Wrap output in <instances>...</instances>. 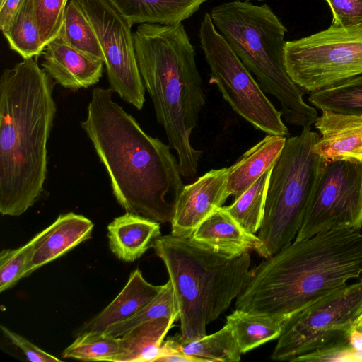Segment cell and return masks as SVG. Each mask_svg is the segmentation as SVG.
<instances>
[{
  "instance_id": "obj_1",
  "label": "cell",
  "mask_w": 362,
  "mask_h": 362,
  "mask_svg": "<svg viewBox=\"0 0 362 362\" xmlns=\"http://www.w3.org/2000/svg\"><path fill=\"white\" fill-rule=\"evenodd\" d=\"M110 88H95L81 128L90 139L126 212L171 222L184 184L178 160L167 145L146 133L112 100Z\"/></svg>"
},
{
  "instance_id": "obj_2",
  "label": "cell",
  "mask_w": 362,
  "mask_h": 362,
  "mask_svg": "<svg viewBox=\"0 0 362 362\" xmlns=\"http://www.w3.org/2000/svg\"><path fill=\"white\" fill-rule=\"evenodd\" d=\"M55 81L37 57L0 78V212L16 216L40 199L47 173V141L57 113Z\"/></svg>"
},
{
  "instance_id": "obj_3",
  "label": "cell",
  "mask_w": 362,
  "mask_h": 362,
  "mask_svg": "<svg viewBox=\"0 0 362 362\" xmlns=\"http://www.w3.org/2000/svg\"><path fill=\"white\" fill-rule=\"evenodd\" d=\"M251 269L235 308L283 322L362 274V232L337 228L289 243Z\"/></svg>"
},
{
  "instance_id": "obj_4",
  "label": "cell",
  "mask_w": 362,
  "mask_h": 362,
  "mask_svg": "<svg viewBox=\"0 0 362 362\" xmlns=\"http://www.w3.org/2000/svg\"><path fill=\"white\" fill-rule=\"evenodd\" d=\"M138 67L158 122L178 158L181 175H197L202 151L191 144L205 104L196 52L181 23L140 24L133 33Z\"/></svg>"
},
{
  "instance_id": "obj_5",
  "label": "cell",
  "mask_w": 362,
  "mask_h": 362,
  "mask_svg": "<svg viewBox=\"0 0 362 362\" xmlns=\"http://www.w3.org/2000/svg\"><path fill=\"white\" fill-rule=\"evenodd\" d=\"M152 247L165 264L173 287L182 337H204L206 326L245 288L251 273L250 253L230 256L173 234L159 236Z\"/></svg>"
},
{
  "instance_id": "obj_6",
  "label": "cell",
  "mask_w": 362,
  "mask_h": 362,
  "mask_svg": "<svg viewBox=\"0 0 362 362\" xmlns=\"http://www.w3.org/2000/svg\"><path fill=\"white\" fill-rule=\"evenodd\" d=\"M209 15L217 30L255 76L262 90L279 102L284 120L310 129L318 113L304 101L306 91L293 81L286 70L284 37L287 30L270 6L235 0L214 6Z\"/></svg>"
},
{
  "instance_id": "obj_7",
  "label": "cell",
  "mask_w": 362,
  "mask_h": 362,
  "mask_svg": "<svg viewBox=\"0 0 362 362\" xmlns=\"http://www.w3.org/2000/svg\"><path fill=\"white\" fill-rule=\"evenodd\" d=\"M320 135L303 129L286 138L272 168L256 251L264 258L295 240L327 161L314 152Z\"/></svg>"
},
{
  "instance_id": "obj_8",
  "label": "cell",
  "mask_w": 362,
  "mask_h": 362,
  "mask_svg": "<svg viewBox=\"0 0 362 362\" xmlns=\"http://www.w3.org/2000/svg\"><path fill=\"white\" fill-rule=\"evenodd\" d=\"M362 313V278L339 288L286 318L271 355L291 361L348 342Z\"/></svg>"
},
{
  "instance_id": "obj_9",
  "label": "cell",
  "mask_w": 362,
  "mask_h": 362,
  "mask_svg": "<svg viewBox=\"0 0 362 362\" xmlns=\"http://www.w3.org/2000/svg\"><path fill=\"white\" fill-rule=\"evenodd\" d=\"M284 65L293 81L311 93L362 74V25H331L286 42Z\"/></svg>"
},
{
  "instance_id": "obj_10",
  "label": "cell",
  "mask_w": 362,
  "mask_h": 362,
  "mask_svg": "<svg viewBox=\"0 0 362 362\" xmlns=\"http://www.w3.org/2000/svg\"><path fill=\"white\" fill-rule=\"evenodd\" d=\"M199 39L210 69L209 83L218 87L232 109L268 134L289 135L281 112L268 99L252 73L218 32L209 13L202 21Z\"/></svg>"
},
{
  "instance_id": "obj_11",
  "label": "cell",
  "mask_w": 362,
  "mask_h": 362,
  "mask_svg": "<svg viewBox=\"0 0 362 362\" xmlns=\"http://www.w3.org/2000/svg\"><path fill=\"white\" fill-rule=\"evenodd\" d=\"M337 228H362V161L326 163L294 240Z\"/></svg>"
},
{
  "instance_id": "obj_12",
  "label": "cell",
  "mask_w": 362,
  "mask_h": 362,
  "mask_svg": "<svg viewBox=\"0 0 362 362\" xmlns=\"http://www.w3.org/2000/svg\"><path fill=\"white\" fill-rule=\"evenodd\" d=\"M100 42L110 88L140 110L145 86L138 67L132 25L109 0H76Z\"/></svg>"
},
{
  "instance_id": "obj_13",
  "label": "cell",
  "mask_w": 362,
  "mask_h": 362,
  "mask_svg": "<svg viewBox=\"0 0 362 362\" xmlns=\"http://www.w3.org/2000/svg\"><path fill=\"white\" fill-rule=\"evenodd\" d=\"M228 168L211 170L184 186L175 203L171 234L191 238L198 226L222 206L228 197Z\"/></svg>"
},
{
  "instance_id": "obj_14",
  "label": "cell",
  "mask_w": 362,
  "mask_h": 362,
  "mask_svg": "<svg viewBox=\"0 0 362 362\" xmlns=\"http://www.w3.org/2000/svg\"><path fill=\"white\" fill-rule=\"evenodd\" d=\"M42 54V68L65 88H87L96 84L103 76V62L75 49L58 37L45 46Z\"/></svg>"
},
{
  "instance_id": "obj_15",
  "label": "cell",
  "mask_w": 362,
  "mask_h": 362,
  "mask_svg": "<svg viewBox=\"0 0 362 362\" xmlns=\"http://www.w3.org/2000/svg\"><path fill=\"white\" fill-rule=\"evenodd\" d=\"M93 226V222L83 215L73 212L60 214L34 236L35 244L25 277L90 239Z\"/></svg>"
},
{
  "instance_id": "obj_16",
  "label": "cell",
  "mask_w": 362,
  "mask_h": 362,
  "mask_svg": "<svg viewBox=\"0 0 362 362\" xmlns=\"http://www.w3.org/2000/svg\"><path fill=\"white\" fill-rule=\"evenodd\" d=\"M314 124L321 136L313 151L325 161H362V115L323 110Z\"/></svg>"
},
{
  "instance_id": "obj_17",
  "label": "cell",
  "mask_w": 362,
  "mask_h": 362,
  "mask_svg": "<svg viewBox=\"0 0 362 362\" xmlns=\"http://www.w3.org/2000/svg\"><path fill=\"white\" fill-rule=\"evenodd\" d=\"M191 238L214 251L230 256L257 251L262 245L258 236L245 230L223 206L204 221Z\"/></svg>"
},
{
  "instance_id": "obj_18",
  "label": "cell",
  "mask_w": 362,
  "mask_h": 362,
  "mask_svg": "<svg viewBox=\"0 0 362 362\" xmlns=\"http://www.w3.org/2000/svg\"><path fill=\"white\" fill-rule=\"evenodd\" d=\"M107 230L111 251L127 262L139 258L160 236L158 222L131 212L115 218Z\"/></svg>"
},
{
  "instance_id": "obj_19",
  "label": "cell",
  "mask_w": 362,
  "mask_h": 362,
  "mask_svg": "<svg viewBox=\"0 0 362 362\" xmlns=\"http://www.w3.org/2000/svg\"><path fill=\"white\" fill-rule=\"evenodd\" d=\"M286 137L268 134L247 150L230 167L226 182V193L235 199L272 168L281 153Z\"/></svg>"
},
{
  "instance_id": "obj_20",
  "label": "cell",
  "mask_w": 362,
  "mask_h": 362,
  "mask_svg": "<svg viewBox=\"0 0 362 362\" xmlns=\"http://www.w3.org/2000/svg\"><path fill=\"white\" fill-rule=\"evenodd\" d=\"M162 286L148 283L140 269L134 270L117 296L99 314L88 322L81 332H103L115 323L124 321L139 312L160 291Z\"/></svg>"
},
{
  "instance_id": "obj_21",
  "label": "cell",
  "mask_w": 362,
  "mask_h": 362,
  "mask_svg": "<svg viewBox=\"0 0 362 362\" xmlns=\"http://www.w3.org/2000/svg\"><path fill=\"white\" fill-rule=\"evenodd\" d=\"M207 0H109L130 23L176 25L193 16Z\"/></svg>"
},
{
  "instance_id": "obj_22",
  "label": "cell",
  "mask_w": 362,
  "mask_h": 362,
  "mask_svg": "<svg viewBox=\"0 0 362 362\" xmlns=\"http://www.w3.org/2000/svg\"><path fill=\"white\" fill-rule=\"evenodd\" d=\"M175 321L165 317L151 320L119 337V351L115 362L156 361L163 339Z\"/></svg>"
},
{
  "instance_id": "obj_23",
  "label": "cell",
  "mask_w": 362,
  "mask_h": 362,
  "mask_svg": "<svg viewBox=\"0 0 362 362\" xmlns=\"http://www.w3.org/2000/svg\"><path fill=\"white\" fill-rule=\"evenodd\" d=\"M163 344L202 362H238L242 354L234 332L228 324L218 332L199 339H186L177 334L168 338Z\"/></svg>"
},
{
  "instance_id": "obj_24",
  "label": "cell",
  "mask_w": 362,
  "mask_h": 362,
  "mask_svg": "<svg viewBox=\"0 0 362 362\" xmlns=\"http://www.w3.org/2000/svg\"><path fill=\"white\" fill-rule=\"evenodd\" d=\"M283 321L266 315L235 309L226 317V324L233 329L242 354L264 343L277 339Z\"/></svg>"
},
{
  "instance_id": "obj_25",
  "label": "cell",
  "mask_w": 362,
  "mask_h": 362,
  "mask_svg": "<svg viewBox=\"0 0 362 362\" xmlns=\"http://www.w3.org/2000/svg\"><path fill=\"white\" fill-rule=\"evenodd\" d=\"M58 37L75 49L104 62L98 37L76 0L68 1Z\"/></svg>"
},
{
  "instance_id": "obj_26",
  "label": "cell",
  "mask_w": 362,
  "mask_h": 362,
  "mask_svg": "<svg viewBox=\"0 0 362 362\" xmlns=\"http://www.w3.org/2000/svg\"><path fill=\"white\" fill-rule=\"evenodd\" d=\"M308 101L322 111L362 115V74L312 92Z\"/></svg>"
},
{
  "instance_id": "obj_27",
  "label": "cell",
  "mask_w": 362,
  "mask_h": 362,
  "mask_svg": "<svg viewBox=\"0 0 362 362\" xmlns=\"http://www.w3.org/2000/svg\"><path fill=\"white\" fill-rule=\"evenodd\" d=\"M2 33L10 48L23 59L37 58L45 49L34 18L32 0H25L8 27Z\"/></svg>"
},
{
  "instance_id": "obj_28",
  "label": "cell",
  "mask_w": 362,
  "mask_h": 362,
  "mask_svg": "<svg viewBox=\"0 0 362 362\" xmlns=\"http://www.w3.org/2000/svg\"><path fill=\"white\" fill-rule=\"evenodd\" d=\"M272 168L235 199L225 210L247 232L257 233L263 218L268 182Z\"/></svg>"
},
{
  "instance_id": "obj_29",
  "label": "cell",
  "mask_w": 362,
  "mask_h": 362,
  "mask_svg": "<svg viewBox=\"0 0 362 362\" xmlns=\"http://www.w3.org/2000/svg\"><path fill=\"white\" fill-rule=\"evenodd\" d=\"M179 319V309L173 287L170 280L163 285L158 294L146 305L131 317L109 326L104 332L119 337L135 326L158 317Z\"/></svg>"
},
{
  "instance_id": "obj_30",
  "label": "cell",
  "mask_w": 362,
  "mask_h": 362,
  "mask_svg": "<svg viewBox=\"0 0 362 362\" xmlns=\"http://www.w3.org/2000/svg\"><path fill=\"white\" fill-rule=\"evenodd\" d=\"M119 351V337L105 332H81L63 354V358L83 361L115 362Z\"/></svg>"
},
{
  "instance_id": "obj_31",
  "label": "cell",
  "mask_w": 362,
  "mask_h": 362,
  "mask_svg": "<svg viewBox=\"0 0 362 362\" xmlns=\"http://www.w3.org/2000/svg\"><path fill=\"white\" fill-rule=\"evenodd\" d=\"M68 0H32L34 18L45 46L58 37Z\"/></svg>"
},
{
  "instance_id": "obj_32",
  "label": "cell",
  "mask_w": 362,
  "mask_h": 362,
  "mask_svg": "<svg viewBox=\"0 0 362 362\" xmlns=\"http://www.w3.org/2000/svg\"><path fill=\"white\" fill-rule=\"evenodd\" d=\"M34 237L25 245L17 249H5L0 253V291L2 292L15 285L25 277L30 260Z\"/></svg>"
},
{
  "instance_id": "obj_33",
  "label": "cell",
  "mask_w": 362,
  "mask_h": 362,
  "mask_svg": "<svg viewBox=\"0 0 362 362\" xmlns=\"http://www.w3.org/2000/svg\"><path fill=\"white\" fill-rule=\"evenodd\" d=\"M332 14L331 25H362V0H326Z\"/></svg>"
},
{
  "instance_id": "obj_34",
  "label": "cell",
  "mask_w": 362,
  "mask_h": 362,
  "mask_svg": "<svg viewBox=\"0 0 362 362\" xmlns=\"http://www.w3.org/2000/svg\"><path fill=\"white\" fill-rule=\"evenodd\" d=\"M293 362H362V351L342 345L298 356Z\"/></svg>"
},
{
  "instance_id": "obj_35",
  "label": "cell",
  "mask_w": 362,
  "mask_h": 362,
  "mask_svg": "<svg viewBox=\"0 0 362 362\" xmlns=\"http://www.w3.org/2000/svg\"><path fill=\"white\" fill-rule=\"evenodd\" d=\"M1 329L5 337L18 347L27 358L33 362H62V360L40 349L23 337L1 325Z\"/></svg>"
},
{
  "instance_id": "obj_36",
  "label": "cell",
  "mask_w": 362,
  "mask_h": 362,
  "mask_svg": "<svg viewBox=\"0 0 362 362\" xmlns=\"http://www.w3.org/2000/svg\"><path fill=\"white\" fill-rule=\"evenodd\" d=\"M25 0H1L0 28L4 32L10 25Z\"/></svg>"
},
{
  "instance_id": "obj_37",
  "label": "cell",
  "mask_w": 362,
  "mask_h": 362,
  "mask_svg": "<svg viewBox=\"0 0 362 362\" xmlns=\"http://www.w3.org/2000/svg\"><path fill=\"white\" fill-rule=\"evenodd\" d=\"M348 345L354 350L362 351V331L354 328L349 337Z\"/></svg>"
},
{
  "instance_id": "obj_38",
  "label": "cell",
  "mask_w": 362,
  "mask_h": 362,
  "mask_svg": "<svg viewBox=\"0 0 362 362\" xmlns=\"http://www.w3.org/2000/svg\"><path fill=\"white\" fill-rule=\"evenodd\" d=\"M355 328L360 331H362V323L356 325Z\"/></svg>"
},
{
  "instance_id": "obj_39",
  "label": "cell",
  "mask_w": 362,
  "mask_h": 362,
  "mask_svg": "<svg viewBox=\"0 0 362 362\" xmlns=\"http://www.w3.org/2000/svg\"><path fill=\"white\" fill-rule=\"evenodd\" d=\"M360 323H362V313H361V315L359 316V317H358V320H357V322H356V325H357V324H360Z\"/></svg>"
},
{
  "instance_id": "obj_40",
  "label": "cell",
  "mask_w": 362,
  "mask_h": 362,
  "mask_svg": "<svg viewBox=\"0 0 362 362\" xmlns=\"http://www.w3.org/2000/svg\"><path fill=\"white\" fill-rule=\"evenodd\" d=\"M245 1H249V0H245ZM259 1H264V0H257Z\"/></svg>"
},
{
  "instance_id": "obj_41",
  "label": "cell",
  "mask_w": 362,
  "mask_h": 362,
  "mask_svg": "<svg viewBox=\"0 0 362 362\" xmlns=\"http://www.w3.org/2000/svg\"><path fill=\"white\" fill-rule=\"evenodd\" d=\"M326 1V0H325Z\"/></svg>"
}]
</instances>
